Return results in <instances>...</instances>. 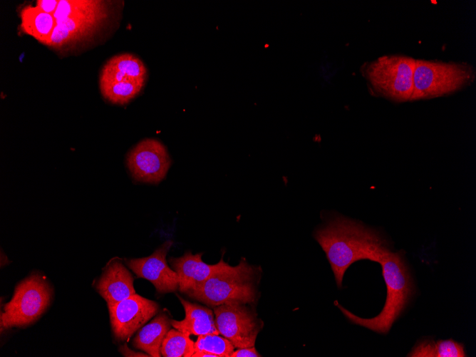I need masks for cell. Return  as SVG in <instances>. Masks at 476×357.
<instances>
[{"label":"cell","instance_id":"obj_21","mask_svg":"<svg viewBox=\"0 0 476 357\" xmlns=\"http://www.w3.org/2000/svg\"><path fill=\"white\" fill-rule=\"evenodd\" d=\"M195 352L206 351L218 357H230L234 346L225 337L208 333L198 336L194 344Z\"/></svg>","mask_w":476,"mask_h":357},{"label":"cell","instance_id":"obj_14","mask_svg":"<svg viewBox=\"0 0 476 357\" xmlns=\"http://www.w3.org/2000/svg\"><path fill=\"white\" fill-rule=\"evenodd\" d=\"M107 16L73 17L56 23L48 46L62 48L91 35Z\"/></svg>","mask_w":476,"mask_h":357},{"label":"cell","instance_id":"obj_11","mask_svg":"<svg viewBox=\"0 0 476 357\" xmlns=\"http://www.w3.org/2000/svg\"><path fill=\"white\" fill-rule=\"evenodd\" d=\"M172 244L170 240L166 241L149 257L126 261L138 277L150 281L160 294L175 292L179 289L178 275L169 267L166 261Z\"/></svg>","mask_w":476,"mask_h":357},{"label":"cell","instance_id":"obj_23","mask_svg":"<svg viewBox=\"0 0 476 357\" xmlns=\"http://www.w3.org/2000/svg\"><path fill=\"white\" fill-rule=\"evenodd\" d=\"M262 356L256 350L254 346L247 348H237L234 351L230 357H260Z\"/></svg>","mask_w":476,"mask_h":357},{"label":"cell","instance_id":"obj_15","mask_svg":"<svg viewBox=\"0 0 476 357\" xmlns=\"http://www.w3.org/2000/svg\"><path fill=\"white\" fill-rule=\"evenodd\" d=\"M185 312L183 320H171L175 328L189 335L219 334L212 311L206 306L191 303L177 295Z\"/></svg>","mask_w":476,"mask_h":357},{"label":"cell","instance_id":"obj_5","mask_svg":"<svg viewBox=\"0 0 476 357\" xmlns=\"http://www.w3.org/2000/svg\"><path fill=\"white\" fill-rule=\"evenodd\" d=\"M415 58L387 55L368 62L363 70L375 95L394 102L411 100Z\"/></svg>","mask_w":476,"mask_h":357},{"label":"cell","instance_id":"obj_16","mask_svg":"<svg viewBox=\"0 0 476 357\" xmlns=\"http://www.w3.org/2000/svg\"><path fill=\"white\" fill-rule=\"evenodd\" d=\"M171 320L165 313L158 314L150 322L140 328L133 341V346L150 356H161V346L172 326Z\"/></svg>","mask_w":476,"mask_h":357},{"label":"cell","instance_id":"obj_8","mask_svg":"<svg viewBox=\"0 0 476 357\" xmlns=\"http://www.w3.org/2000/svg\"><path fill=\"white\" fill-rule=\"evenodd\" d=\"M250 304L231 302L214 308L215 323L219 334L234 348L254 346L264 323Z\"/></svg>","mask_w":476,"mask_h":357},{"label":"cell","instance_id":"obj_22","mask_svg":"<svg viewBox=\"0 0 476 357\" xmlns=\"http://www.w3.org/2000/svg\"><path fill=\"white\" fill-rule=\"evenodd\" d=\"M58 0H38L36 1V7L45 13L53 15L58 5Z\"/></svg>","mask_w":476,"mask_h":357},{"label":"cell","instance_id":"obj_10","mask_svg":"<svg viewBox=\"0 0 476 357\" xmlns=\"http://www.w3.org/2000/svg\"><path fill=\"white\" fill-rule=\"evenodd\" d=\"M110 324L115 338L127 341L158 311L157 302L137 294L108 306Z\"/></svg>","mask_w":476,"mask_h":357},{"label":"cell","instance_id":"obj_3","mask_svg":"<svg viewBox=\"0 0 476 357\" xmlns=\"http://www.w3.org/2000/svg\"><path fill=\"white\" fill-rule=\"evenodd\" d=\"M261 271L260 267L242 258L234 267L226 263L187 294L213 309L231 302L254 305L258 299Z\"/></svg>","mask_w":476,"mask_h":357},{"label":"cell","instance_id":"obj_1","mask_svg":"<svg viewBox=\"0 0 476 357\" xmlns=\"http://www.w3.org/2000/svg\"><path fill=\"white\" fill-rule=\"evenodd\" d=\"M314 237L326 253L338 288L351 264L361 259L378 263L381 255L390 249L379 232L338 214L320 225Z\"/></svg>","mask_w":476,"mask_h":357},{"label":"cell","instance_id":"obj_13","mask_svg":"<svg viewBox=\"0 0 476 357\" xmlns=\"http://www.w3.org/2000/svg\"><path fill=\"white\" fill-rule=\"evenodd\" d=\"M96 289L108 306L136 294L131 273L118 260L108 264L97 283Z\"/></svg>","mask_w":476,"mask_h":357},{"label":"cell","instance_id":"obj_20","mask_svg":"<svg viewBox=\"0 0 476 357\" xmlns=\"http://www.w3.org/2000/svg\"><path fill=\"white\" fill-rule=\"evenodd\" d=\"M195 342L190 335L176 328L170 329L161 346V355L164 357H191L195 353Z\"/></svg>","mask_w":476,"mask_h":357},{"label":"cell","instance_id":"obj_12","mask_svg":"<svg viewBox=\"0 0 476 357\" xmlns=\"http://www.w3.org/2000/svg\"><path fill=\"white\" fill-rule=\"evenodd\" d=\"M202 253L187 251L182 257H170L169 262L179 277V289L187 294L206 281L214 271L226 264L222 257L214 264L202 260Z\"/></svg>","mask_w":476,"mask_h":357},{"label":"cell","instance_id":"obj_18","mask_svg":"<svg viewBox=\"0 0 476 357\" xmlns=\"http://www.w3.org/2000/svg\"><path fill=\"white\" fill-rule=\"evenodd\" d=\"M108 16L107 3L99 0H59L53 14L56 23L73 17Z\"/></svg>","mask_w":476,"mask_h":357},{"label":"cell","instance_id":"obj_9","mask_svg":"<svg viewBox=\"0 0 476 357\" xmlns=\"http://www.w3.org/2000/svg\"><path fill=\"white\" fill-rule=\"evenodd\" d=\"M127 165L135 180L157 183L165 177L171 159L162 143L155 139H145L130 150Z\"/></svg>","mask_w":476,"mask_h":357},{"label":"cell","instance_id":"obj_2","mask_svg":"<svg viewBox=\"0 0 476 357\" xmlns=\"http://www.w3.org/2000/svg\"><path fill=\"white\" fill-rule=\"evenodd\" d=\"M378 263L382 267L387 296L385 306L378 316L371 319H363L336 303L352 324L378 333H387L413 294L414 284L401 252H393L388 249L381 255Z\"/></svg>","mask_w":476,"mask_h":357},{"label":"cell","instance_id":"obj_4","mask_svg":"<svg viewBox=\"0 0 476 357\" xmlns=\"http://www.w3.org/2000/svg\"><path fill=\"white\" fill-rule=\"evenodd\" d=\"M475 76L473 66L465 62L415 59L411 100L454 93L471 85Z\"/></svg>","mask_w":476,"mask_h":357},{"label":"cell","instance_id":"obj_6","mask_svg":"<svg viewBox=\"0 0 476 357\" xmlns=\"http://www.w3.org/2000/svg\"><path fill=\"white\" fill-rule=\"evenodd\" d=\"M148 71L144 63L130 53L110 58L103 66L99 78L103 96L115 104L124 105L144 88Z\"/></svg>","mask_w":476,"mask_h":357},{"label":"cell","instance_id":"obj_24","mask_svg":"<svg viewBox=\"0 0 476 357\" xmlns=\"http://www.w3.org/2000/svg\"><path fill=\"white\" fill-rule=\"evenodd\" d=\"M120 352L124 356H150L148 353H140V352H135V351H131V353H130V349L127 347L126 345H123L120 346L119 349Z\"/></svg>","mask_w":476,"mask_h":357},{"label":"cell","instance_id":"obj_19","mask_svg":"<svg viewBox=\"0 0 476 357\" xmlns=\"http://www.w3.org/2000/svg\"><path fill=\"white\" fill-rule=\"evenodd\" d=\"M407 356L410 357H465L464 345L453 339L425 338L418 341Z\"/></svg>","mask_w":476,"mask_h":357},{"label":"cell","instance_id":"obj_7","mask_svg":"<svg viewBox=\"0 0 476 357\" xmlns=\"http://www.w3.org/2000/svg\"><path fill=\"white\" fill-rule=\"evenodd\" d=\"M51 296V287L43 276L33 274L23 280L1 314V331L34 322L47 309Z\"/></svg>","mask_w":476,"mask_h":357},{"label":"cell","instance_id":"obj_17","mask_svg":"<svg viewBox=\"0 0 476 357\" xmlns=\"http://www.w3.org/2000/svg\"><path fill=\"white\" fill-rule=\"evenodd\" d=\"M20 16L22 31L48 46L56 26L53 15L45 13L36 6H26L21 11Z\"/></svg>","mask_w":476,"mask_h":357}]
</instances>
